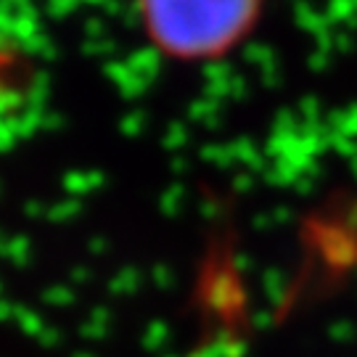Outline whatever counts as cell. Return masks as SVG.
I'll return each instance as SVG.
<instances>
[{
    "label": "cell",
    "mask_w": 357,
    "mask_h": 357,
    "mask_svg": "<svg viewBox=\"0 0 357 357\" xmlns=\"http://www.w3.org/2000/svg\"><path fill=\"white\" fill-rule=\"evenodd\" d=\"M268 0H130L153 51L180 64L225 59L252 38Z\"/></svg>",
    "instance_id": "6da1fadb"
}]
</instances>
